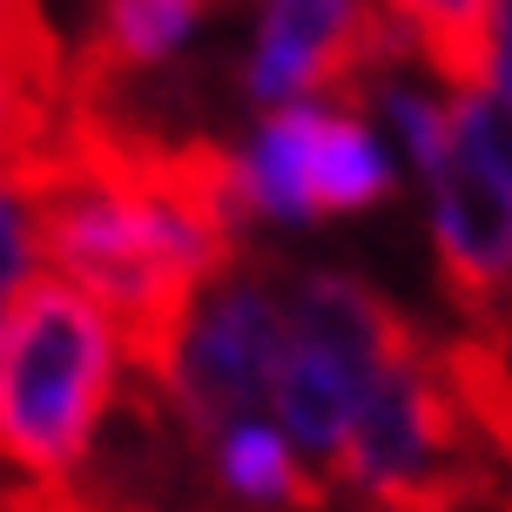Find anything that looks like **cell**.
Masks as SVG:
<instances>
[{"label": "cell", "mask_w": 512, "mask_h": 512, "mask_svg": "<svg viewBox=\"0 0 512 512\" xmlns=\"http://www.w3.org/2000/svg\"><path fill=\"white\" fill-rule=\"evenodd\" d=\"M122 358V331L88 290L54 270L34 277L14 297V324L0 337V452L27 479L75 486L95 459L102 418L122 398Z\"/></svg>", "instance_id": "6da1fadb"}, {"label": "cell", "mask_w": 512, "mask_h": 512, "mask_svg": "<svg viewBox=\"0 0 512 512\" xmlns=\"http://www.w3.org/2000/svg\"><path fill=\"white\" fill-rule=\"evenodd\" d=\"M317 102L270 108V122L256 128V142L243 149V176H250L256 216H270L283 230L317 223V189H310V142H317Z\"/></svg>", "instance_id": "30bf717a"}, {"label": "cell", "mask_w": 512, "mask_h": 512, "mask_svg": "<svg viewBox=\"0 0 512 512\" xmlns=\"http://www.w3.org/2000/svg\"><path fill=\"white\" fill-rule=\"evenodd\" d=\"M196 7H216V0H196Z\"/></svg>", "instance_id": "e0dca14e"}, {"label": "cell", "mask_w": 512, "mask_h": 512, "mask_svg": "<svg viewBox=\"0 0 512 512\" xmlns=\"http://www.w3.org/2000/svg\"><path fill=\"white\" fill-rule=\"evenodd\" d=\"M216 486L230 492L236 506H297V512H324L331 506V479L297 465V445H283V432L243 418L216 452H209Z\"/></svg>", "instance_id": "8fae6325"}, {"label": "cell", "mask_w": 512, "mask_h": 512, "mask_svg": "<svg viewBox=\"0 0 512 512\" xmlns=\"http://www.w3.org/2000/svg\"><path fill=\"white\" fill-rule=\"evenodd\" d=\"M0 41H54V21L41 0H0Z\"/></svg>", "instance_id": "9a60e30c"}, {"label": "cell", "mask_w": 512, "mask_h": 512, "mask_svg": "<svg viewBox=\"0 0 512 512\" xmlns=\"http://www.w3.org/2000/svg\"><path fill=\"white\" fill-rule=\"evenodd\" d=\"M68 68L61 41H0V169H21L54 142L68 115Z\"/></svg>", "instance_id": "52a82bcc"}, {"label": "cell", "mask_w": 512, "mask_h": 512, "mask_svg": "<svg viewBox=\"0 0 512 512\" xmlns=\"http://www.w3.org/2000/svg\"><path fill=\"white\" fill-rule=\"evenodd\" d=\"M492 88L512 95V0H492Z\"/></svg>", "instance_id": "2e32d148"}, {"label": "cell", "mask_w": 512, "mask_h": 512, "mask_svg": "<svg viewBox=\"0 0 512 512\" xmlns=\"http://www.w3.org/2000/svg\"><path fill=\"white\" fill-rule=\"evenodd\" d=\"M432 250L465 324L512 304V95L499 88L452 102V149L432 176Z\"/></svg>", "instance_id": "3957f363"}, {"label": "cell", "mask_w": 512, "mask_h": 512, "mask_svg": "<svg viewBox=\"0 0 512 512\" xmlns=\"http://www.w3.org/2000/svg\"><path fill=\"white\" fill-rule=\"evenodd\" d=\"M371 102H378V115L391 122V135L405 142L411 169L432 182L438 162H445V149H452V115L432 102V95H418V88H405L398 75H384L378 88H371Z\"/></svg>", "instance_id": "5bb4252c"}, {"label": "cell", "mask_w": 512, "mask_h": 512, "mask_svg": "<svg viewBox=\"0 0 512 512\" xmlns=\"http://www.w3.org/2000/svg\"><path fill=\"white\" fill-rule=\"evenodd\" d=\"M41 263V176L34 162L0 169V310L34 283Z\"/></svg>", "instance_id": "4fadbf2b"}, {"label": "cell", "mask_w": 512, "mask_h": 512, "mask_svg": "<svg viewBox=\"0 0 512 512\" xmlns=\"http://www.w3.org/2000/svg\"><path fill=\"white\" fill-rule=\"evenodd\" d=\"M411 41L384 21L371 0H263L243 95L263 108H290L331 95L337 108H364L384 75H398Z\"/></svg>", "instance_id": "5b68a950"}, {"label": "cell", "mask_w": 512, "mask_h": 512, "mask_svg": "<svg viewBox=\"0 0 512 512\" xmlns=\"http://www.w3.org/2000/svg\"><path fill=\"white\" fill-rule=\"evenodd\" d=\"M310 189H317V216H358V209L391 196V162H384L378 135L358 122V108H324L317 115Z\"/></svg>", "instance_id": "7c38bea8"}, {"label": "cell", "mask_w": 512, "mask_h": 512, "mask_svg": "<svg viewBox=\"0 0 512 512\" xmlns=\"http://www.w3.org/2000/svg\"><path fill=\"white\" fill-rule=\"evenodd\" d=\"M331 472L371 512H452L479 486H492L506 465L492 459L472 411L459 405L445 351L418 344L405 364H391L371 384Z\"/></svg>", "instance_id": "7a4b0ae2"}, {"label": "cell", "mask_w": 512, "mask_h": 512, "mask_svg": "<svg viewBox=\"0 0 512 512\" xmlns=\"http://www.w3.org/2000/svg\"><path fill=\"white\" fill-rule=\"evenodd\" d=\"M371 7L459 95L492 81V0H371Z\"/></svg>", "instance_id": "ba28073f"}, {"label": "cell", "mask_w": 512, "mask_h": 512, "mask_svg": "<svg viewBox=\"0 0 512 512\" xmlns=\"http://www.w3.org/2000/svg\"><path fill=\"white\" fill-rule=\"evenodd\" d=\"M283 364H290V304L270 283V270L243 263L223 283H209L196 331L182 344L176 384H169V405L182 432L196 438V452H216L250 418L256 398L277 391Z\"/></svg>", "instance_id": "277c9868"}, {"label": "cell", "mask_w": 512, "mask_h": 512, "mask_svg": "<svg viewBox=\"0 0 512 512\" xmlns=\"http://www.w3.org/2000/svg\"><path fill=\"white\" fill-rule=\"evenodd\" d=\"M95 512H102V506H95Z\"/></svg>", "instance_id": "ac0fdd59"}, {"label": "cell", "mask_w": 512, "mask_h": 512, "mask_svg": "<svg viewBox=\"0 0 512 512\" xmlns=\"http://www.w3.org/2000/svg\"><path fill=\"white\" fill-rule=\"evenodd\" d=\"M277 418H283V432L297 438V452H310V459L337 465V452H344V438H351V425H358V411H364V391L344 364L331 358H317V351H304L297 337H290V364H283V378H277Z\"/></svg>", "instance_id": "9c48e42d"}, {"label": "cell", "mask_w": 512, "mask_h": 512, "mask_svg": "<svg viewBox=\"0 0 512 512\" xmlns=\"http://www.w3.org/2000/svg\"><path fill=\"white\" fill-rule=\"evenodd\" d=\"M283 304H290V337L304 351H317V358L344 364L364 391L391 364H405L418 344H432L391 297H378L351 270H297V277L283 283Z\"/></svg>", "instance_id": "8992f818"}]
</instances>
